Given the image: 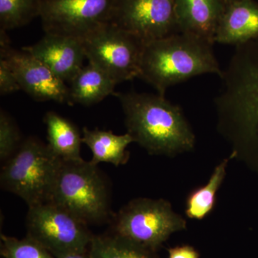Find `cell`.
Returning a JSON list of instances; mask_svg holds the SVG:
<instances>
[{
    "mask_svg": "<svg viewBox=\"0 0 258 258\" xmlns=\"http://www.w3.org/2000/svg\"><path fill=\"white\" fill-rule=\"evenodd\" d=\"M46 64L64 83H71L86 58L81 39L45 33L34 45L23 47Z\"/></svg>",
    "mask_w": 258,
    "mask_h": 258,
    "instance_id": "7c38bea8",
    "label": "cell"
},
{
    "mask_svg": "<svg viewBox=\"0 0 258 258\" xmlns=\"http://www.w3.org/2000/svg\"><path fill=\"white\" fill-rule=\"evenodd\" d=\"M25 226L26 236L55 257L88 249L94 235L87 224L52 202L28 208Z\"/></svg>",
    "mask_w": 258,
    "mask_h": 258,
    "instance_id": "ba28073f",
    "label": "cell"
},
{
    "mask_svg": "<svg viewBox=\"0 0 258 258\" xmlns=\"http://www.w3.org/2000/svg\"><path fill=\"white\" fill-rule=\"evenodd\" d=\"M235 1V0H227V3H232V2Z\"/></svg>",
    "mask_w": 258,
    "mask_h": 258,
    "instance_id": "484cf974",
    "label": "cell"
},
{
    "mask_svg": "<svg viewBox=\"0 0 258 258\" xmlns=\"http://www.w3.org/2000/svg\"><path fill=\"white\" fill-rule=\"evenodd\" d=\"M236 152L225 159L215 168L208 184L191 191L186 200V216L193 220H201L208 216L215 208L216 195L226 175L229 161Z\"/></svg>",
    "mask_w": 258,
    "mask_h": 258,
    "instance_id": "d6986e66",
    "label": "cell"
},
{
    "mask_svg": "<svg viewBox=\"0 0 258 258\" xmlns=\"http://www.w3.org/2000/svg\"><path fill=\"white\" fill-rule=\"evenodd\" d=\"M112 232L157 252L173 233L186 228L182 217L164 200L138 198L111 218Z\"/></svg>",
    "mask_w": 258,
    "mask_h": 258,
    "instance_id": "8992f818",
    "label": "cell"
},
{
    "mask_svg": "<svg viewBox=\"0 0 258 258\" xmlns=\"http://www.w3.org/2000/svg\"><path fill=\"white\" fill-rule=\"evenodd\" d=\"M2 258H55L46 248L30 237L19 240L1 235Z\"/></svg>",
    "mask_w": 258,
    "mask_h": 258,
    "instance_id": "44dd1931",
    "label": "cell"
},
{
    "mask_svg": "<svg viewBox=\"0 0 258 258\" xmlns=\"http://www.w3.org/2000/svg\"><path fill=\"white\" fill-rule=\"evenodd\" d=\"M125 117L127 133L149 154L175 155L195 147V137L182 110L165 96L114 93Z\"/></svg>",
    "mask_w": 258,
    "mask_h": 258,
    "instance_id": "6da1fadb",
    "label": "cell"
},
{
    "mask_svg": "<svg viewBox=\"0 0 258 258\" xmlns=\"http://www.w3.org/2000/svg\"><path fill=\"white\" fill-rule=\"evenodd\" d=\"M69 104L89 106L96 104L109 95L114 94L117 83L93 64L83 66L71 81Z\"/></svg>",
    "mask_w": 258,
    "mask_h": 258,
    "instance_id": "9a60e30c",
    "label": "cell"
},
{
    "mask_svg": "<svg viewBox=\"0 0 258 258\" xmlns=\"http://www.w3.org/2000/svg\"><path fill=\"white\" fill-rule=\"evenodd\" d=\"M50 202L88 225L111 220L109 186L98 165L91 161H62Z\"/></svg>",
    "mask_w": 258,
    "mask_h": 258,
    "instance_id": "277c9868",
    "label": "cell"
},
{
    "mask_svg": "<svg viewBox=\"0 0 258 258\" xmlns=\"http://www.w3.org/2000/svg\"><path fill=\"white\" fill-rule=\"evenodd\" d=\"M23 142L18 125L4 110L0 111V160L5 162L14 155Z\"/></svg>",
    "mask_w": 258,
    "mask_h": 258,
    "instance_id": "7402d4cb",
    "label": "cell"
},
{
    "mask_svg": "<svg viewBox=\"0 0 258 258\" xmlns=\"http://www.w3.org/2000/svg\"><path fill=\"white\" fill-rule=\"evenodd\" d=\"M257 38V3L254 0L228 3L217 28L215 42L237 46Z\"/></svg>",
    "mask_w": 258,
    "mask_h": 258,
    "instance_id": "5bb4252c",
    "label": "cell"
},
{
    "mask_svg": "<svg viewBox=\"0 0 258 258\" xmlns=\"http://www.w3.org/2000/svg\"><path fill=\"white\" fill-rule=\"evenodd\" d=\"M227 4V0H174L179 31L215 43L217 28Z\"/></svg>",
    "mask_w": 258,
    "mask_h": 258,
    "instance_id": "4fadbf2b",
    "label": "cell"
},
{
    "mask_svg": "<svg viewBox=\"0 0 258 258\" xmlns=\"http://www.w3.org/2000/svg\"><path fill=\"white\" fill-rule=\"evenodd\" d=\"M7 32L0 30V58L9 64L21 90L37 101L69 104V87L66 83L30 52L13 48Z\"/></svg>",
    "mask_w": 258,
    "mask_h": 258,
    "instance_id": "30bf717a",
    "label": "cell"
},
{
    "mask_svg": "<svg viewBox=\"0 0 258 258\" xmlns=\"http://www.w3.org/2000/svg\"><path fill=\"white\" fill-rule=\"evenodd\" d=\"M43 0H0V30L24 26L40 17Z\"/></svg>",
    "mask_w": 258,
    "mask_h": 258,
    "instance_id": "ffe728a7",
    "label": "cell"
},
{
    "mask_svg": "<svg viewBox=\"0 0 258 258\" xmlns=\"http://www.w3.org/2000/svg\"><path fill=\"white\" fill-rule=\"evenodd\" d=\"M21 90L18 80L7 61L0 58V95L2 96Z\"/></svg>",
    "mask_w": 258,
    "mask_h": 258,
    "instance_id": "603a6c76",
    "label": "cell"
},
{
    "mask_svg": "<svg viewBox=\"0 0 258 258\" xmlns=\"http://www.w3.org/2000/svg\"><path fill=\"white\" fill-rule=\"evenodd\" d=\"M117 0H43L40 18L45 33L82 39L111 23Z\"/></svg>",
    "mask_w": 258,
    "mask_h": 258,
    "instance_id": "9c48e42d",
    "label": "cell"
},
{
    "mask_svg": "<svg viewBox=\"0 0 258 258\" xmlns=\"http://www.w3.org/2000/svg\"><path fill=\"white\" fill-rule=\"evenodd\" d=\"M89 252L91 258H159L156 251L114 232L93 235Z\"/></svg>",
    "mask_w": 258,
    "mask_h": 258,
    "instance_id": "ac0fdd59",
    "label": "cell"
},
{
    "mask_svg": "<svg viewBox=\"0 0 258 258\" xmlns=\"http://www.w3.org/2000/svg\"><path fill=\"white\" fill-rule=\"evenodd\" d=\"M111 23L144 43L179 32L174 0H117Z\"/></svg>",
    "mask_w": 258,
    "mask_h": 258,
    "instance_id": "8fae6325",
    "label": "cell"
},
{
    "mask_svg": "<svg viewBox=\"0 0 258 258\" xmlns=\"http://www.w3.org/2000/svg\"><path fill=\"white\" fill-rule=\"evenodd\" d=\"M47 127V146L56 157L64 161L81 160L82 135L77 125L54 111L44 117Z\"/></svg>",
    "mask_w": 258,
    "mask_h": 258,
    "instance_id": "e0dca14e",
    "label": "cell"
},
{
    "mask_svg": "<svg viewBox=\"0 0 258 258\" xmlns=\"http://www.w3.org/2000/svg\"><path fill=\"white\" fill-rule=\"evenodd\" d=\"M83 143L92 152L91 161L98 165L100 163H110L115 166L123 165L128 160L129 152L126 148L134 143L130 134L115 135L111 131L83 128Z\"/></svg>",
    "mask_w": 258,
    "mask_h": 258,
    "instance_id": "2e32d148",
    "label": "cell"
},
{
    "mask_svg": "<svg viewBox=\"0 0 258 258\" xmlns=\"http://www.w3.org/2000/svg\"><path fill=\"white\" fill-rule=\"evenodd\" d=\"M89 63L115 83L139 78L144 47L142 40L110 23L81 39Z\"/></svg>",
    "mask_w": 258,
    "mask_h": 258,
    "instance_id": "52a82bcc",
    "label": "cell"
},
{
    "mask_svg": "<svg viewBox=\"0 0 258 258\" xmlns=\"http://www.w3.org/2000/svg\"><path fill=\"white\" fill-rule=\"evenodd\" d=\"M169 258H200V253L192 246L181 245L168 249Z\"/></svg>",
    "mask_w": 258,
    "mask_h": 258,
    "instance_id": "cb8c5ba5",
    "label": "cell"
},
{
    "mask_svg": "<svg viewBox=\"0 0 258 258\" xmlns=\"http://www.w3.org/2000/svg\"><path fill=\"white\" fill-rule=\"evenodd\" d=\"M213 44L203 39L177 32L144 44L139 79L165 96L168 88L195 76L215 74L221 77Z\"/></svg>",
    "mask_w": 258,
    "mask_h": 258,
    "instance_id": "7a4b0ae2",
    "label": "cell"
},
{
    "mask_svg": "<svg viewBox=\"0 0 258 258\" xmlns=\"http://www.w3.org/2000/svg\"><path fill=\"white\" fill-rule=\"evenodd\" d=\"M221 89L215 104L220 127L235 141H252L258 137V60L243 44L222 71Z\"/></svg>",
    "mask_w": 258,
    "mask_h": 258,
    "instance_id": "3957f363",
    "label": "cell"
},
{
    "mask_svg": "<svg viewBox=\"0 0 258 258\" xmlns=\"http://www.w3.org/2000/svg\"><path fill=\"white\" fill-rule=\"evenodd\" d=\"M61 162L47 144L29 137L3 163L2 188L23 199L28 208L50 202Z\"/></svg>",
    "mask_w": 258,
    "mask_h": 258,
    "instance_id": "5b68a950",
    "label": "cell"
},
{
    "mask_svg": "<svg viewBox=\"0 0 258 258\" xmlns=\"http://www.w3.org/2000/svg\"><path fill=\"white\" fill-rule=\"evenodd\" d=\"M55 258H91V256L89 252V247H88L86 249L74 251V252L63 254Z\"/></svg>",
    "mask_w": 258,
    "mask_h": 258,
    "instance_id": "d4e9b609",
    "label": "cell"
}]
</instances>
